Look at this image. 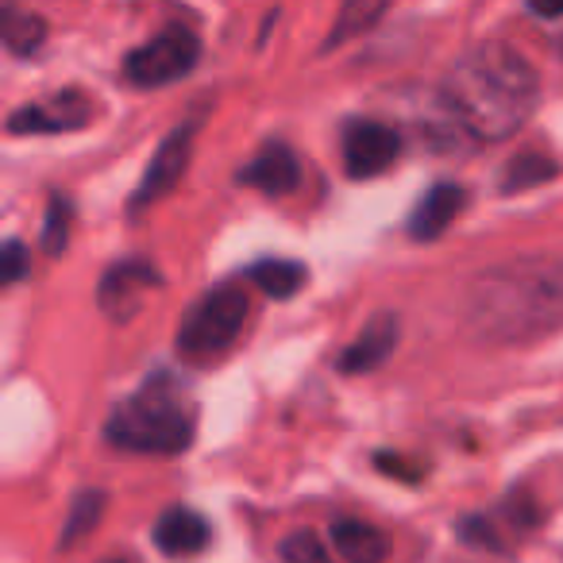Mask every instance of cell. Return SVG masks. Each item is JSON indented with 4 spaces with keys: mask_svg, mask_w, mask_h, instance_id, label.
<instances>
[{
    "mask_svg": "<svg viewBox=\"0 0 563 563\" xmlns=\"http://www.w3.org/2000/svg\"><path fill=\"white\" fill-rule=\"evenodd\" d=\"M537 70L506 43L463 51L444 78V104L463 132L483 143L509 140L537 109Z\"/></svg>",
    "mask_w": 563,
    "mask_h": 563,
    "instance_id": "6da1fadb",
    "label": "cell"
},
{
    "mask_svg": "<svg viewBox=\"0 0 563 563\" xmlns=\"http://www.w3.org/2000/svg\"><path fill=\"white\" fill-rule=\"evenodd\" d=\"M194 429H197L194 398H189L178 378L158 371L132 398H124L112 409L109 424H104V437H109V444L124 448V452L178 455L194 444Z\"/></svg>",
    "mask_w": 563,
    "mask_h": 563,
    "instance_id": "7a4b0ae2",
    "label": "cell"
},
{
    "mask_svg": "<svg viewBox=\"0 0 563 563\" xmlns=\"http://www.w3.org/2000/svg\"><path fill=\"white\" fill-rule=\"evenodd\" d=\"M563 309V278L555 271L537 274L532 266L498 271L483 286V298L475 301V313L486 329L498 332H529L537 324H552Z\"/></svg>",
    "mask_w": 563,
    "mask_h": 563,
    "instance_id": "3957f363",
    "label": "cell"
},
{
    "mask_svg": "<svg viewBox=\"0 0 563 563\" xmlns=\"http://www.w3.org/2000/svg\"><path fill=\"white\" fill-rule=\"evenodd\" d=\"M247 321V294L240 286H217L194 306V313L178 329V352L181 355H217L235 340V332Z\"/></svg>",
    "mask_w": 563,
    "mask_h": 563,
    "instance_id": "277c9868",
    "label": "cell"
},
{
    "mask_svg": "<svg viewBox=\"0 0 563 563\" xmlns=\"http://www.w3.org/2000/svg\"><path fill=\"white\" fill-rule=\"evenodd\" d=\"M197 55H201V43L189 27H166L163 35H155L151 43L135 47L132 55L124 58V74L132 86H170V81L186 78L197 66Z\"/></svg>",
    "mask_w": 563,
    "mask_h": 563,
    "instance_id": "5b68a950",
    "label": "cell"
},
{
    "mask_svg": "<svg viewBox=\"0 0 563 563\" xmlns=\"http://www.w3.org/2000/svg\"><path fill=\"white\" fill-rule=\"evenodd\" d=\"M398 151V132L378 120H352L344 128V166L352 178H375V174L390 170Z\"/></svg>",
    "mask_w": 563,
    "mask_h": 563,
    "instance_id": "8992f818",
    "label": "cell"
},
{
    "mask_svg": "<svg viewBox=\"0 0 563 563\" xmlns=\"http://www.w3.org/2000/svg\"><path fill=\"white\" fill-rule=\"evenodd\" d=\"M189 143H194V124H181V128H174V132L166 135L163 147H158L155 158H151L147 174H143L140 189H135V197H132L135 212H140L143 205L155 201V197H163L166 189L181 178V170H186V163H189Z\"/></svg>",
    "mask_w": 563,
    "mask_h": 563,
    "instance_id": "52a82bcc",
    "label": "cell"
},
{
    "mask_svg": "<svg viewBox=\"0 0 563 563\" xmlns=\"http://www.w3.org/2000/svg\"><path fill=\"white\" fill-rule=\"evenodd\" d=\"M155 282H158L155 266L143 263V258H128V263H117L101 278L97 301H101V309L112 317V321H124V317L135 313V306H140L143 290H151Z\"/></svg>",
    "mask_w": 563,
    "mask_h": 563,
    "instance_id": "ba28073f",
    "label": "cell"
},
{
    "mask_svg": "<svg viewBox=\"0 0 563 563\" xmlns=\"http://www.w3.org/2000/svg\"><path fill=\"white\" fill-rule=\"evenodd\" d=\"M155 544L163 548L174 560H186V555H197L212 544V525L205 521L197 509L189 506H174L158 517L155 525Z\"/></svg>",
    "mask_w": 563,
    "mask_h": 563,
    "instance_id": "9c48e42d",
    "label": "cell"
},
{
    "mask_svg": "<svg viewBox=\"0 0 563 563\" xmlns=\"http://www.w3.org/2000/svg\"><path fill=\"white\" fill-rule=\"evenodd\" d=\"M467 205V189L455 186V181H437L429 186V194L417 201L413 217H409V235L413 240H437V235L448 232L460 209Z\"/></svg>",
    "mask_w": 563,
    "mask_h": 563,
    "instance_id": "30bf717a",
    "label": "cell"
},
{
    "mask_svg": "<svg viewBox=\"0 0 563 563\" xmlns=\"http://www.w3.org/2000/svg\"><path fill=\"white\" fill-rule=\"evenodd\" d=\"M394 344H398V317L394 313L371 317V324L360 332V340L340 355V371L344 375H367V371L383 367L390 360Z\"/></svg>",
    "mask_w": 563,
    "mask_h": 563,
    "instance_id": "8fae6325",
    "label": "cell"
},
{
    "mask_svg": "<svg viewBox=\"0 0 563 563\" xmlns=\"http://www.w3.org/2000/svg\"><path fill=\"white\" fill-rule=\"evenodd\" d=\"M240 186H251V189H263V194L278 197V194H290L298 189L301 181V166L294 158L290 147H282V143H271L255 163H247L240 174H235Z\"/></svg>",
    "mask_w": 563,
    "mask_h": 563,
    "instance_id": "7c38bea8",
    "label": "cell"
},
{
    "mask_svg": "<svg viewBox=\"0 0 563 563\" xmlns=\"http://www.w3.org/2000/svg\"><path fill=\"white\" fill-rule=\"evenodd\" d=\"M89 117V104L78 93H58L51 109L43 104H27L16 109L9 117V132L12 135H27V132H66V128H81Z\"/></svg>",
    "mask_w": 563,
    "mask_h": 563,
    "instance_id": "4fadbf2b",
    "label": "cell"
},
{
    "mask_svg": "<svg viewBox=\"0 0 563 563\" xmlns=\"http://www.w3.org/2000/svg\"><path fill=\"white\" fill-rule=\"evenodd\" d=\"M332 544L347 563H383L390 555V537L378 525L355 521V517L332 525Z\"/></svg>",
    "mask_w": 563,
    "mask_h": 563,
    "instance_id": "5bb4252c",
    "label": "cell"
},
{
    "mask_svg": "<svg viewBox=\"0 0 563 563\" xmlns=\"http://www.w3.org/2000/svg\"><path fill=\"white\" fill-rule=\"evenodd\" d=\"M247 278L255 282L266 298L290 301L294 294L306 290L309 271H306V263H298V258H274L271 255V258H258V263H251L247 266Z\"/></svg>",
    "mask_w": 563,
    "mask_h": 563,
    "instance_id": "9a60e30c",
    "label": "cell"
},
{
    "mask_svg": "<svg viewBox=\"0 0 563 563\" xmlns=\"http://www.w3.org/2000/svg\"><path fill=\"white\" fill-rule=\"evenodd\" d=\"M0 40L12 55H32V51L43 47L47 40V24L32 12H20V9H4L0 12Z\"/></svg>",
    "mask_w": 563,
    "mask_h": 563,
    "instance_id": "2e32d148",
    "label": "cell"
},
{
    "mask_svg": "<svg viewBox=\"0 0 563 563\" xmlns=\"http://www.w3.org/2000/svg\"><path fill=\"white\" fill-rule=\"evenodd\" d=\"M560 174V166L552 163V158H544V155H517V158H509V166H506V174H501V194H521V189H532V186H540V181H548V178H555Z\"/></svg>",
    "mask_w": 563,
    "mask_h": 563,
    "instance_id": "e0dca14e",
    "label": "cell"
},
{
    "mask_svg": "<svg viewBox=\"0 0 563 563\" xmlns=\"http://www.w3.org/2000/svg\"><path fill=\"white\" fill-rule=\"evenodd\" d=\"M101 509H104V494L97 490H81L78 498H74V509H70V525H66L63 532V544H78L81 537H86L89 529H97V521H101Z\"/></svg>",
    "mask_w": 563,
    "mask_h": 563,
    "instance_id": "ac0fdd59",
    "label": "cell"
},
{
    "mask_svg": "<svg viewBox=\"0 0 563 563\" xmlns=\"http://www.w3.org/2000/svg\"><path fill=\"white\" fill-rule=\"evenodd\" d=\"M70 217H74L70 197H63V194L51 197L47 224H43V247H47L51 255H58V251L66 247V240H70Z\"/></svg>",
    "mask_w": 563,
    "mask_h": 563,
    "instance_id": "d6986e66",
    "label": "cell"
},
{
    "mask_svg": "<svg viewBox=\"0 0 563 563\" xmlns=\"http://www.w3.org/2000/svg\"><path fill=\"white\" fill-rule=\"evenodd\" d=\"M282 563H332V555L324 552V544L313 532H290V537L278 544Z\"/></svg>",
    "mask_w": 563,
    "mask_h": 563,
    "instance_id": "ffe728a7",
    "label": "cell"
},
{
    "mask_svg": "<svg viewBox=\"0 0 563 563\" xmlns=\"http://www.w3.org/2000/svg\"><path fill=\"white\" fill-rule=\"evenodd\" d=\"M383 12H386L383 4H347V9L340 12L336 27H332L329 47H332V43H340V40H347V35H355V24H375Z\"/></svg>",
    "mask_w": 563,
    "mask_h": 563,
    "instance_id": "44dd1931",
    "label": "cell"
},
{
    "mask_svg": "<svg viewBox=\"0 0 563 563\" xmlns=\"http://www.w3.org/2000/svg\"><path fill=\"white\" fill-rule=\"evenodd\" d=\"M460 540L478 544V548H501V537H498V529H494L490 517H463V521H460Z\"/></svg>",
    "mask_w": 563,
    "mask_h": 563,
    "instance_id": "7402d4cb",
    "label": "cell"
},
{
    "mask_svg": "<svg viewBox=\"0 0 563 563\" xmlns=\"http://www.w3.org/2000/svg\"><path fill=\"white\" fill-rule=\"evenodd\" d=\"M27 274V247L20 240L4 243V282H20Z\"/></svg>",
    "mask_w": 563,
    "mask_h": 563,
    "instance_id": "603a6c76",
    "label": "cell"
},
{
    "mask_svg": "<svg viewBox=\"0 0 563 563\" xmlns=\"http://www.w3.org/2000/svg\"><path fill=\"white\" fill-rule=\"evenodd\" d=\"M532 12L544 20H555V16H563V0H555V4H532Z\"/></svg>",
    "mask_w": 563,
    "mask_h": 563,
    "instance_id": "cb8c5ba5",
    "label": "cell"
},
{
    "mask_svg": "<svg viewBox=\"0 0 563 563\" xmlns=\"http://www.w3.org/2000/svg\"><path fill=\"white\" fill-rule=\"evenodd\" d=\"M560 51H563V43H560Z\"/></svg>",
    "mask_w": 563,
    "mask_h": 563,
    "instance_id": "d4e9b609",
    "label": "cell"
},
{
    "mask_svg": "<svg viewBox=\"0 0 563 563\" xmlns=\"http://www.w3.org/2000/svg\"><path fill=\"white\" fill-rule=\"evenodd\" d=\"M112 563H120V560H112Z\"/></svg>",
    "mask_w": 563,
    "mask_h": 563,
    "instance_id": "484cf974",
    "label": "cell"
}]
</instances>
